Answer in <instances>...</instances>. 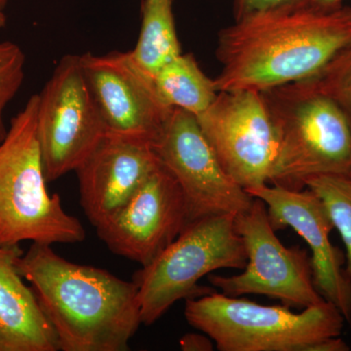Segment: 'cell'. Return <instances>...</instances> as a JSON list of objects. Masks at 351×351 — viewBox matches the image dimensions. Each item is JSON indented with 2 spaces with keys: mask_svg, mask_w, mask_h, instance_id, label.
<instances>
[{
  "mask_svg": "<svg viewBox=\"0 0 351 351\" xmlns=\"http://www.w3.org/2000/svg\"><path fill=\"white\" fill-rule=\"evenodd\" d=\"M80 56L108 133L144 138L152 144L174 110L161 100L154 78L137 66L130 52Z\"/></svg>",
  "mask_w": 351,
  "mask_h": 351,
  "instance_id": "obj_12",
  "label": "cell"
},
{
  "mask_svg": "<svg viewBox=\"0 0 351 351\" xmlns=\"http://www.w3.org/2000/svg\"><path fill=\"white\" fill-rule=\"evenodd\" d=\"M63 351H125L143 324L138 287L32 243L16 260Z\"/></svg>",
  "mask_w": 351,
  "mask_h": 351,
  "instance_id": "obj_2",
  "label": "cell"
},
{
  "mask_svg": "<svg viewBox=\"0 0 351 351\" xmlns=\"http://www.w3.org/2000/svg\"><path fill=\"white\" fill-rule=\"evenodd\" d=\"M4 9L0 7V29H3L6 25V15L3 12Z\"/></svg>",
  "mask_w": 351,
  "mask_h": 351,
  "instance_id": "obj_24",
  "label": "cell"
},
{
  "mask_svg": "<svg viewBox=\"0 0 351 351\" xmlns=\"http://www.w3.org/2000/svg\"><path fill=\"white\" fill-rule=\"evenodd\" d=\"M36 129L47 182L75 171L108 133L80 55L62 58L39 94Z\"/></svg>",
  "mask_w": 351,
  "mask_h": 351,
  "instance_id": "obj_8",
  "label": "cell"
},
{
  "mask_svg": "<svg viewBox=\"0 0 351 351\" xmlns=\"http://www.w3.org/2000/svg\"><path fill=\"white\" fill-rule=\"evenodd\" d=\"M309 80L321 91L341 104L351 115V44Z\"/></svg>",
  "mask_w": 351,
  "mask_h": 351,
  "instance_id": "obj_20",
  "label": "cell"
},
{
  "mask_svg": "<svg viewBox=\"0 0 351 351\" xmlns=\"http://www.w3.org/2000/svg\"><path fill=\"white\" fill-rule=\"evenodd\" d=\"M278 145L269 184L291 191L321 175H351V115L313 80L260 91Z\"/></svg>",
  "mask_w": 351,
  "mask_h": 351,
  "instance_id": "obj_3",
  "label": "cell"
},
{
  "mask_svg": "<svg viewBox=\"0 0 351 351\" xmlns=\"http://www.w3.org/2000/svg\"><path fill=\"white\" fill-rule=\"evenodd\" d=\"M345 0H311V5L321 9H334L343 5Z\"/></svg>",
  "mask_w": 351,
  "mask_h": 351,
  "instance_id": "obj_23",
  "label": "cell"
},
{
  "mask_svg": "<svg viewBox=\"0 0 351 351\" xmlns=\"http://www.w3.org/2000/svg\"><path fill=\"white\" fill-rule=\"evenodd\" d=\"M19 246H0V345L4 351H57L54 329L44 315L16 260Z\"/></svg>",
  "mask_w": 351,
  "mask_h": 351,
  "instance_id": "obj_15",
  "label": "cell"
},
{
  "mask_svg": "<svg viewBox=\"0 0 351 351\" xmlns=\"http://www.w3.org/2000/svg\"><path fill=\"white\" fill-rule=\"evenodd\" d=\"M351 44V7L308 6L237 21L218 34L219 91H263L317 75Z\"/></svg>",
  "mask_w": 351,
  "mask_h": 351,
  "instance_id": "obj_1",
  "label": "cell"
},
{
  "mask_svg": "<svg viewBox=\"0 0 351 351\" xmlns=\"http://www.w3.org/2000/svg\"><path fill=\"white\" fill-rule=\"evenodd\" d=\"M161 100L197 117L216 100V82L208 77L193 55L182 54L164 66L154 78Z\"/></svg>",
  "mask_w": 351,
  "mask_h": 351,
  "instance_id": "obj_17",
  "label": "cell"
},
{
  "mask_svg": "<svg viewBox=\"0 0 351 351\" xmlns=\"http://www.w3.org/2000/svg\"><path fill=\"white\" fill-rule=\"evenodd\" d=\"M246 191L263 201L276 232L291 228L306 242L314 285L325 301L350 321L351 280L343 267V253L330 240L334 225L319 196L308 188L291 191L269 184Z\"/></svg>",
  "mask_w": 351,
  "mask_h": 351,
  "instance_id": "obj_13",
  "label": "cell"
},
{
  "mask_svg": "<svg viewBox=\"0 0 351 351\" xmlns=\"http://www.w3.org/2000/svg\"><path fill=\"white\" fill-rule=\"evenodd\" d=\"M7 3H8V0H0V7L2 9L5 8Z\"/></svg>",
  "mask_w": 351,
  "mask_h": 351,
  "instance_id": "obj_25",
  "label": "cell"
},
{
  "mask_svg": "<svg viewBox=\"0 0 351 351\" xmlns=\"http://www.w3.org/2000/svg\"><path fill=\"white\" fill-rule=\"evenodd\" d=\"M175 0H144L142 25L132 59L147 75L156 73L182 54L173 3Z\"/></svg>",
  "mask_w": 351,
  "mask_h": 351,
  "instance_id": "obj_16",
  "label": "cell"
},
{
  "mask_svg": "<svg viewBox=\"0 0 351 351\" xmlns=\"http://www.w3.org/2000/svg\"><path fill=\"white\" fill-rule=\"evenodd\" d=\"M180 346L184 351H208L213 350V341L207 335L191 332L182 337Z\"/></svg>",
  "mask_w": 351,
  "mask_h": 351,
  "instance_id": "obj_22",
  "label": "cell"
},
{
  "mask_svg": "<svg viewBox=\"0 0 351 351\" xmlns=\"http://www.w3.org/2000/svg\"><path fill=\"white\" fill-rule=\"evenodd\" d=\"M152 147L182 189L186 226L251 206L253 196L226 174L193 113L174 108Z\"/></svg>",
  "mask_w": 351,
  "mask_h": 351,
  "instance_id": "obj_9",
  "label": "cell"
},
{
  "mask_svg": "<svg viewBox=\"0 0 351 351\" xmlns=\"http://www.w3.org/2000/svg\"><path fill=\"white\" fill-rule=\"evenodd\" d=\"M311 0H232L233 19L241 21L263 14L287 12L308 6Z\"/></svg>",
  "mask_w": 351,
  "mask_h": 351,
  "instance_id": "obj_21",
  "label": "cell"
},
{
  "mask_svg": "<svg viewBox=\"0 0 351 351\" xmlns=\"http://www.w3.org/2000/svg\"><path fill=\"white\" fill-rule=\"evenodd\" d=\"M39 94L32 95L12 120L0 145V246L21 242L53 245L82 242L80 219L50 195L44 174L36 119Z\"/></svg>",
  "mask_w": 351,
  "mask_h": 351,
  "instance_id": "obj_4",
  "label": "cell"
},
{
  "mask_svg": "<svg viewBox=\"0 0 351 351\" xmlns=\"http://www.w3.org/2000/svg\"><path fill=\"white\" fill-rule=\"evenodd\" d=\"M25 64L24 52L18 44L0 43V145L8 132L4 124V110L24 82Z\"/></svg>",
  "mask_w": 351,
  "mask_h": 351,
  "instance_id": "obj_19",
  "label": "cell"
},
{
  "mask_svg": "<svg viewBox=\"0 0 351 351\" xmlns=\"http://www.w3.org/2000/svg\"><path fill=\"white\" fill-rule=\"evenodd\" d=\"M186 226V207L179 184L159 164L97 233L114 255L140 263L152 262Z\"/></svg>",
  "mask_w": 351,
  "mask_h": 351,
  "instance_id": "obj_11",
  "label": "cell"
},
{
  "mask_svg": "<svg viewBox=\"0 0 351 351\" xmlns=\"http://www.w3.org/2000/svg\"><path fill=\"white\" fill-rule=\"evenodd\" d=\"M323 201L346 249V274L351 280V175H321L306 182Z\"/></svg>",
  "mask_w": 351,
  "mask_h": 351,
  "instance_id": "obj_18",
  "label": "cell"
},
{
  "mask_svg": "<svg viewBox=\"0 0 351 351\" xmlns=\"http://www.w3.org/2000/svg\"><path fill=\"white\" fill-rule=\"evenodd\" d=\"M0 351H4L3 348H2L1 345H0Z\"/></svg>",
  "mask_w": 351,
  "mask_h": 351,
  "instance_id": "obj_26",
  "label": "cell"
},
{
  "mask_svg": "<svg viewBox=\"0 0 351 351\" xmlns=\"http://www.w3.org/2000/svg\"><path fill=\"white\" fill-rule=\"evenodd\" d=\"M184 317L221 351H309L317 341L339 337L346 321L327 301L295 313L215 291L186 300Z\"/></svg>",
  "mask_w": 351,
  "mask_h": 351,
  "instance_id": "obj_5",
  "label": "cell"
},
{
  "mask_svg": "<svg viewBox=\"0 0 351 351\" xmlns=\"http://www.w3.org/2000/svg\"><path fill=\"white\" fill-rule=\"evenodd\" d=\"M196 119L233 181L245 191L269 184L278 138L260 91H219Z\"/></svg>",
  "mask_w": 351,
  "mask_h": 351,
  "instance_id": "obj_10",
  "label": "cell"
},
{
  "mask_svg": "<svg viewBox=\"0 0 351 351\" xmlns=\"http://www.w3.org/2000/svg\"><path fill=\"white\" fill-rule=\"evenodd\" d=\"M235 216L221 215L189 223L152 262L136 272L133 281L143 324H154L180 300L213 292L198 286L210 272L246 267V248L235 230Z\"/></svg>",
  "mask_w": 351,
  "mask_h": 351,
  "instance_id": "obj_6",
  "label": "cell"
},
{
  "mask_svg": "<svg viewBox=\"0 0 351 351\" xmlns=\"http://www.w3.org/2000/svg\"><path fill=\"white\" fill-rule=\"evenodd\" d=\"M235 230L246 248V267L235 276H209L208 281L219 292L230 297L267 295L302 309L325 302L314 285L307 252L284 246L263 200L254 197L251 206L235 216Z\"/></svg>",
  "mask_w": 351,
  "mask_h": 351,
  "instance_id": "obj_7",
  "label": "cell"
},
{
  "mask_svg": "<svg viewBox=\"0 0 351 351\" xmlns=\"http://www.w3.org/2000/svg\"><path fill=\"white\" fill-rule=\"evenodd\" d=\"M159 164L149 141L106 134L75 171L80 205L91 225L112 218Z\"/></svg>",
  "mask_w": 351,
  "mask_h": 351,
  "instance_id": "obj_14",
  "label": "cell"
}]
</instances>
